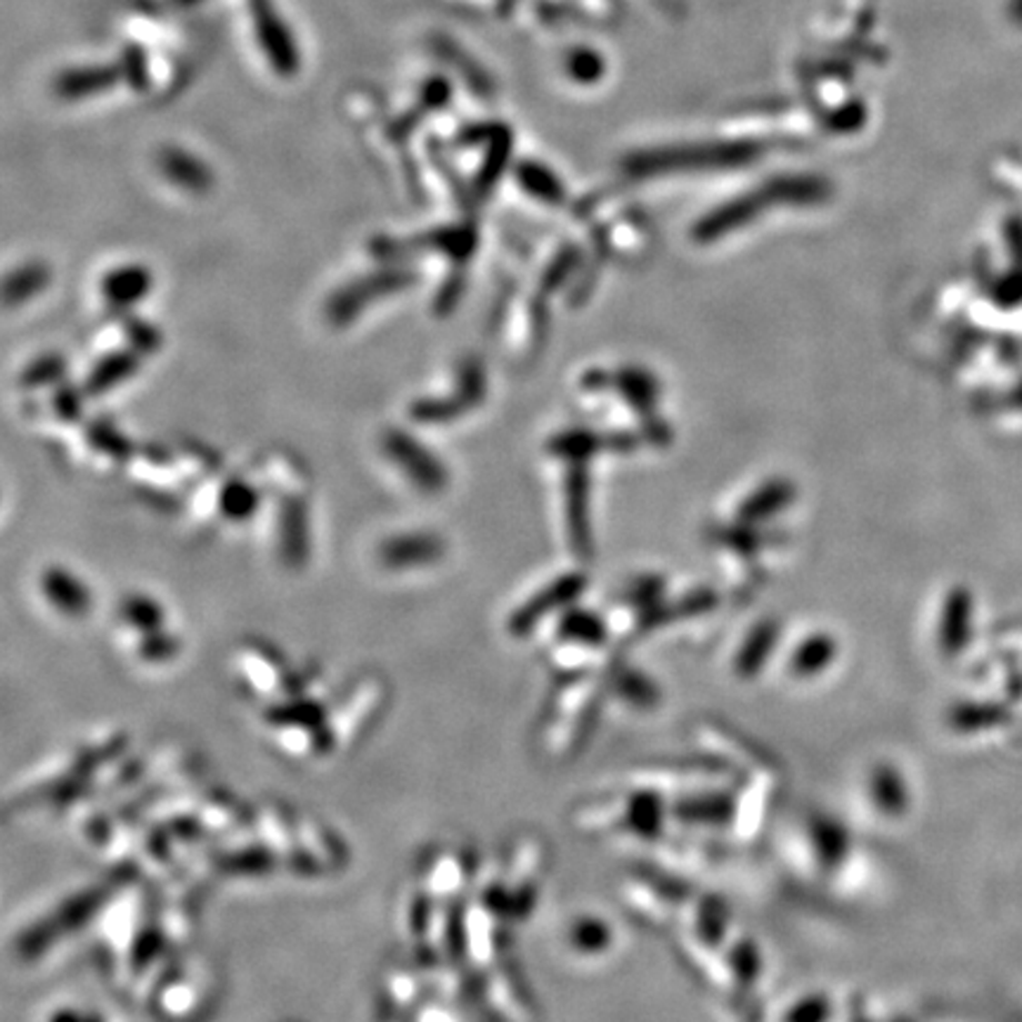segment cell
Returning a JSON list of instances; mask_svg holds the SVG:
<instances>
[{
	"label": "cell",
	"mask_w": 1022,
	"mask_h": 1022,
	"mask_svg": "<svg viewBox=\"0 0 1022 1022\" xmlns=\"http://www.w3.org/2000/svg\"><path fill=\"white\" fill-rule=\"evenodd\" d=\"M479 871L481 869L477 866V860H473L467 848L454 843H438L422 854L414 881L435 902L458 904L460 894L473 890Z\"/></svg>",
	"instance_id": "obj_1"
},
{
	"label": "cell",
	"mask_w": 1022,
	"mask_h": 1022,
	"mask_svg": "<svg viewBox=\"0 0 1022 1022\" xmlns=\"http://www.w3.org/2000/svg\"><path fill=\"white\" fill-rule=\"evenodd\" d=\"M387 693L379 680H364L345 691V697L330 705V737L334 751L355 745L381 715Z\"/></svg>",
	"instance_id": "obj_2"
},
{
	"label": "cell",
	"mask_w": 1022,
	"mask_h": 1022,
	"mask_svg": "<svg viewBox=\"0 0 1022 1022\" xmlns=\"http://www.w3.org/2000/svg\"><path fill=\"white\" fill-rule=\"evenodd\" d=\"M234 680L244 697L253 703H268L287 697L294 682V672H289L270 649L247 647L237 653Z\"/></svg>",
	"instance_id": "obj_3"
},
{
	"label": "cell",
	"mask_w": 1022,
	"mask_h": 1022,
	"mask_svg": "<svg viewBox=\"0 0 1022 1022\" xmlns=\"http://www.w3.org/2000/svg\"><path fill=\"white\" fill-rule=\"evenodd\" d=\"M157 1009L163 1018L171 1022H188L194 1020L199 1013L207 1009L209 988L207 978L202 973H194L190 969H182L178 963H171L157 988L152 990Z\"/></svg>",
	"instance_id": "obj_4"
},
{
	"label": "cell",
	"mask_w": 1022,
	"mask_h": 1022,
	"mask_svg": "<svg viewBox=\"0 0 1022 1022\" xmlns=\"http://www.w3.org/2000/svg\"><path fill=\"white\" fill-rule=\"evenodd\" d=\"M383 450L387 458L403 471V477L427 492L441 490L448 483V471L443 462L424 445L414 441L405 431H389L383 438Z\"/></svg>",
	"instance_id": "obj_5"
},
{
	"label": "cell",
	"mask_w": 1022,
	"mask_h": 1022,
	"mask_svg": "<svg viewBox=\"0 0 1022 1022\" xmlns=\"http://www.w3.org/2000/svg\"><path fill=\"white\" fill-rule=\"evenodd\" d=\"M41 594L48 607L67 620H81L93 611V592L64 565H50L48 571H43Z\"/></svg>",
	"instance_id": "obj_6"
},
{
	"label": "cell",
	"mask_w": 1022,
	"mask_h": 1022,
	"mask_svg": "<svg viewBox=\"0 0 1022 1022\" xmlns=\"http://www.w3.org/2000/svg\"><path fill=\"white\" fill-rule=\"evenodd\" d=\"M251 6L255 43L263 48V52H268L272 67L278 71H284V74L297 71L299 58L294 52V41H291L287 24L280 22L278 10L272 8L270 0H253Z\"/></svg>",
	"instance_id": "obj_7"
},
{
	"label": "cell",
	"mask_w": 1022,
	"mask_h": 1022,
	"mask_svg": "<svg viewBox=\"0 0 1022 1022\" xmlns=\"http://www.w3.org/2000/svg\"><path fill=\"white\" fill-rule=\"evenodd\" d=\"M408 278L403 272H374V275H368L362 280L351 282V287L339 289L337 294L330 299V305H327V313L337 322L345 324L351 322L358 313H362L368 303L364 299L368 297H389L393 291H400L405 284Z\"/></svg>",
	"instance_id": "obj_8"
},
{
	"label": "cell",
	"mask_w": 1022,
	"mask_h": 1022,
	"mask_svg": "<svg viewBox=\"0 0 1022 1022\" xmlns=\"http://www.w3.org/2000/svg\"><path fill=\"white\" fill-rule=\"evenodd\" d=\"M379 557L391 571L419 569V565H431L443 557V542L433 533L393 535L381 544Z\"/></svg>",
	"instance_id": "obj_9"
},
{
	"label": "cell",
	"mask_w": 1022,
	"mask_h": 1022,
	"mask_svg": "<svg viewBox=\"0 0 1022 1022\" xmlns=\"http://www.w3.org/2000/svg\"><path fill=\"white\" fill-rule=\"evenodd\" d=\"M862 800L864 808L873 812V816L883 821V824H890V819L900 816L898 812L902 810V798H894L900 789V772L894 770L890 762H873L866 766V772L862 774Z\"/></svg>",
	"instance_id": "obj_10"
},
{
	"label": "cell",
	"mask_w": 1022,
	"mask_h": 1022,
	"mask_svg": "<svg viewBox=\"0 0 1022 1022\" xmlns=\"http://www.w3.org/2000/svg\"><path fill=\"white\" fill-rule=\"evenodd\" d=\"M150 289H152V272L140 263H126L121 268H112L102 278L104 299L119 308L136 305L138 301H142L150 294Z\"/></svg>",
	"instance_id": "obj_11"
},
{
	"label": "cell",
	"mask_w": 1022,
	"mask_h": 1022,
	"mask_svg": "<svg viewBox=\"0 0 1022 1022\" xmlns=\"http://www.w3.org/2000/svg\"><path fill=\"white\" fill-rule=\"evenodd\" d=\"M745 152L737 150H682V152H668V154H651L642 157L634 161V169L639 173H651V171H661V169H678L684 167V163H701V167H715V163H737L743 161Z\"/></svg>",
	"instance_id": "obj_12"
},
{
	"label": "cell",
	"mask_w": 1022,
	"mask_h": 1022,
	"mask_svg": "<svg viewBox=\"0 0 1022 1022\" xmlns=\"http://www.w3.org/2000/svg\"><path fill=\"white\" fill-rule=\"evenodd\" d=\"M159 167L173 186L186 192H207V188H211V171L197 157L186 154L182 150L163 152Z\"/></svg>",
	"instance_id": "obj_13"
},
{
	"label": "cell",
	"mask_w": 1022,
	"mask_h": 1022,
	"mask_svg": "<svg viewBox=\"0 0 1022 1022\" xmlns=\"http://www.w3.org/2000/svg\"><path fill=\"white\" fill-rule=\"evenodd\" d=\"M613 944V930L609 921H601L597 916H580L565 925V946H571L580 956H599L609 954Z\"/></svg>",
	"instance_id": "obj_14"
},
{
	"label": "cell",
	"mask_w": 1022,
	"mask_h": 1022,
	"mask_svg": "<svg viewBox=\"0 0 1022 1022\" xmlns=\"http://www.w3.org/2000/svg\"><path fill=\"white\" fill-rule=\"evenodd\" d=\"M119 618L126 630L138 634H150L167 628V611L154 597L148 594H128L121 601Z\"/></svg>",
	"instance_id": "obj_15"
},
{
	"label": "cell",
	"mask_w": 1022,
	"mask_h": 1022,
	"mask_svg": "<svg viewBox=\"0 0 1022 1022\" xmlns=\"http://www.w3.org/2000/svg\"><path fill=\"white\" fill-rule=\"evenodd\" d=\"M180 649H182L180 639L173 632H169L167 628H163V630H157V632H150V634H138L136 637V647H133V655H136L138 663L157 668V665L173 663L178 659Z\"/></svg>",
	"instance_id": "obj_16"
},
{
	"label": "cell",
	"mask_w": 1022,
	"mask_h": 1022,
	"mask_svg": "<svg viewBox=\"0 0 1022 1022\" xmlns=\"http://www.w3.org/2000/svg\"><path fill=\"white\" fill-rule=\"evenodd\" d=\"M136 368H138L136 355H128V353L109 355L98 364L93 372H90V389L100 393V391H109L112 387H119L126 377H131L136 372Z\"/></svg>",
	"instance_id": "obj_17"
},
{
	"label": "cell",
	"mask_w": 1022,
	"mask_h": 1022,
	"mask_svg": "<svg viewBox=\"0 0 1022 1022\" xmlns=\"http://www.w3.org/2000/svg\"><path fill=\"white\" fill-rule=\"evenodd\" d=\"M835 653V647L824 637H816L805 642L791 663V672L798 674V678H812V674H819L821 670L829 668L831 655Z\"/></svg>",
	"instance_id": "obj_18"
},
{
	"label": "cell",
	"mask_w": 1022,
	"mask_h": 1022,
	"mask_svg": "<svg viewBox=\"0 0 1022 1022\" xmlns=\"http://www.w3.org/2000/svg\"><path fill=\"white\" fill-rule=\"evenodd\" d=\"M48 284V270L41 263H29L24 268H17L12 275L8 278L6 284V299L8 303L24 301Z\"/></svg>",
	"instance_id": "obj_19"
},
{
	"label": "cell",
	"mask_w": 1022,
	"mask_h": 1022,
	"mask_svg": "<svg viewBox=\"0 0 1022 1022\" xmlns=\"http://www.w3.org/2000/svg\"><path fill=\"white\" fill-rule=\"evenodd\" d=\"M255 507H259V495H255V490L249 483L232 481L223 488V495H221L223 517L232 521H244L253 517Z\"/></svg>",
	"instance_id": "obj_20"
},
{
	"label": "cell",
	"mask_w": 1022,
	"mask_h": 1022,
	"mask_svg": "<svg viewBox=\"0 0 1022 1022\" xmlns=\"http://www.w3.org/2000/svg\"><path fill=\"white\" fill-rule=\"evenodd\" d=\"M458 1003L460 1001H450L433 994L410 1015V1022H464Z\"/></svg>",
	"instance_id": "obj_21"
},
{
	"label": "cell",
	"mask_w": 1022,
	"mask_h": 1022,
	"mask_svg": "<svg viewBox=\"0 0 1022 1022\" xmlns=\"http://www.w3.org/2000/svg\"><path fill=\"white\" fill-rule=\"evenodd\" d=\"M519 180L523 182V188L528 192H533V194L547 199V202H554V199L561 197L559 182L550 173H547L544 169L535 167V163H523L521 171H519Z\"/></svg>",
	"instance_id": "obj_22"
},
{
	"label": "cell",
	"mask_w": 1022,
	"mask_h": 1022,
	"mask_svg": "<svg viewBox=\"0 0 1022 1022\" xmlns=\"http://www.w3.org/2000/svg\"><path fill=\"white\" fill-rule=\"evenodd\" d=\"M571 69H573V74L582 81H588V79H594L599 74V69H601V62L594 58L592 52H578L575 54V60L571 62Z\"/></svg>",
	"instance_id": "obj_23"
},
{
	"label": "cell",
	"mask_w": 1022,
	"mask_h": 1022,
	"mask_svg": "<svg viewBox=\"0 0 1022 1022\" xmlns=\"http://www.w3.org/2000/svg\"><path fill=\"white\" fill-rule=\"evenodd\" d=\"M1011 17L1018 24H1022V0H1013V3H1011Z\"/></svg>",
	"instance_id": "obj_24"
}]
</instances>
